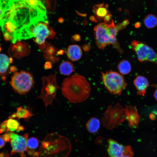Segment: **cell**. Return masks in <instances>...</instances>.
<instances>
[{"instance_id":"cell-14","label":"cell","mask_w":157,"mask_h":157,"mask_svg":"<svg viewBox=\"0 0 157 157\" xmlns=\"http://www.w3.org/2000/svg\"><path fill=\"white\" fill-rule=\"evenodd\" d=\"M67 55L68 58L73 61L79 60L82 57L81 48L76 44L70 45L67 49Z\"/></svg>"},{"instance_id":"cell-34","label":"cell","mask_w":157,"mask_h":157,"mask_svg":"<svg viewBox=\"0 0 157 157\" xmlns=\"http://www.w3.org/2000/svg\"><path fill=\"white\" fill-rule=\"evenodd\" d=\"M2 14V10L1 9V8L0 5V19L1 17Z\"/></svg>"},{"instance_id":"cell-17","label":"cell","mask_w":157,"mask_h":157,"mask_svg":"<svg viewBox=\"0 0 157 157\" xmlns=\"http://www.w3.org/2000/svg\"><path fill=\"white\" fill-rule=\"evenodd\" d=\"M100 120L95 117L90 118L86 124V127L88 131L90 133H94L97 132L100 126Z\"/></svg>"},{"instance_id":"cell-21","label":"cell","mask_w":157,"mask_h":157,"mask_svg":"<svg viewBox=\"0 0 157 157\" xmlns=\"http://www.w3.org/2000/svg\"><path fill=\"white\" fill-rule=\"evenodd\" d=\"M143 22L147 28H153L157 25V17L154 14H148L144 18Z\"/></svg>"},{"instance_id":"cell-8","label":"cell","mask_w":157,"mask_h":157,"mask_svg":"<svg viewBox=\"0 0 157 157\" xmlns=\"http://www.w3.org/2000/svg\"><path fill=\"white\" fill-rule=\"evenodd\" d=\"M10 83L16 92L24 95L26 94L32 88L34 81L32 76L30 73L21 71L14 74Z\"/></svg>"},{"instance_id":"cell-28","label":"cell","mask_w":157,"mask_h":157,"mask_svg":"<svg viewBox=\"0 0 157 157\" xmlns=\"http://www.w3.org/2000/svg\"><path fill=\"white\" fill-rule=\"evenodd\" d=\"M150 119L152 120H155L156 118V115L153 113H151L149 115Z\"/></svg>"},{"instance_id":"cell-25","label":"cell","mask_w":157,"mask_h":157,"mask_svg":"<svg viewBox=\"0 0 157 157\" xmlns=\"http://www.w3.org/2000/svg\"><path fill=\"white\" fill-rule=\"evenodd\" d=\"M111 14L108 13L104 18V22L107 23L111 22L113 20L111 18Z\"/></svg>"},{"instance_id":"cell-15","label":"cell","mask_w":157,"mask_h":157,"mask_svg":"<svg viewBox=\"0 0 157 157\" xmlns=\"http://www.w3.org/2000/svg\"><path fill=\"white\" fill-rule=\"evenodd\" d=\"M39 143V141L37 138L31 137L27 140V151L30 155L35 157L39 156L40 153L35 152V150L38 147Z\"/></svg>"},{"instance_id":"cell-9","label":"cell","mask_w":157,"mask_h":157,"mask_svg":"<svg viewBox=\"0 0 157 157\" xmlns=\"http://www.w3.org/2000/svg\"><path fill=\"white\" fill-rule=\"evenodd\" d=\"M6 133L9 134L10 138V143L12 148L11 154L18 153L24 157V153L27 151V149L28 134L26 133L21 135L14 132L9 131Z\"/></svg>"},{"instance_id":"cell-12","label":"cell","mask_w":157,"mask_h":157,"mask_svg":"<svg viewBox=\"0 0 157 157\" xmlns=\"http://www.w3.org/2000/svg\"><path fill=\"white\" fill-rule=\"evenodd\" d=\"M125 110L126 119L128 122L129 127L132 129L137 128L140 117L136 106L126 105Z\"/></svg>"},{"instance_id":"cell-19","label":"cell","mask_w":157,"mask_h":157,"mask_svg":"<svg viewBox=\"0 0 157 157\" xmlns=\"http://www.w3.org/2000/svg\"><path fill=\"white\" fill-rule=\"evenodd\" d=\"M11 60L6 55L0 54V74H5L8 69Z\"/></svg>"},{"instance_id":"cell-3","label":"cell","mask_w":157,"mask_h":157,"mask_svg":"<svg viewBox=\"0 0 157 157\" xmlns=\"http://www.w3.org/2000/svg\"><path fill=\"white\" fill-rule=\"evenodd\" d=\"M54 33L47 19L39 20L21 28L18 33L17 40L33 38L34 41L42 49L45 47L46 39L53 37Z\"/></svg>"},{"instance_id":"cell-11","label":"cell","mask_w":157,"mask_h":157,"mask_svg":"<svg viewBox=\"0 0 157 157\" xmlns=\"http://www.w3.org/2000/svg\"><path fill=\"white\" fill-rule=\"evenodd\" d=\"M131 45L140 62L147 61V56L150 47L144 42L135 40L132 41Z\"/></svg>"},{"instance_id":"cell-32","label":"cell","mask_w":157,"mask_h":157,"mask_svg":"<svg viewBox=\"0 0 157 157\" xmlns=\"http://www.w3.org/2000/svg\"><path fill=\"white\" fill-rule=\"evenodd\" d=\"M90 18L91 20L93 22H97V20L94 16H91V17H90Z\"/></svg>"},{"instance_id":"cell-29","label":"cell","mask_w":157,"mask_h":157,"mask_svg":"<svg viewBox=\"0 0 157 157\" xmlns=\"http://www.w3.org/2000/svg\"><path fill=\"white\" fill-rule=\"evenodd\" d=\"M24 129V128L23 126L20 125L17 128L16 131L17 132H19L23 131Z\"/></svg>"},{"instance_id":"cell-7","label":"cell","mask_w":157,"mask_h":157,"mask_svg":"<svg viewBox=\"0 0 157 157\" xmlns=\"http://www.w3.org/2000/svg\"><path fill=\"white\" fill-rule=\"evenodd\" d=\"M101 78L106 88L113 94L120 95L127 86L123 75L115 71L102 72Z\"/></svg>"},{"instance_id":"cell-37","label":"cell","mask_w":157,"mask_h":157,"mask_svg":"<svg viewBox=\"0 0 157 157\" xmlns=\"http://www.w3.org/2000/svg\"><path fill=\"white\" fill-rule=\"evenodd\" d=\"M154 86H155L156 88L157 87V84L154 85Z\"/></svg>"},{"instance_id":"cell-26","label":"cell","mask_w":157,"mask_h":157,"mask_svg":"<svg viewBox=\"0 0 157 157\" xmlns=\"http://www.w3.org/2000/svg\"><path fill=\"white\" fill-rule=\"evenodd\" d=\"M2 137L5 141V142H8L10 141V138L9 134L7 133L2 136Z\"/></svg>"},{"instance_id":"cell-1","label":"cell","mask_w":157,"mask_h":157,"mask_svg":"<svg viewBox=\"0 0 157 157\" xmlns=\"http://www.w3.org/2000/svg\"><path fill=\"white\" fill-rule=\"evenodd\" d=\"M0 22L10 21L19 30L37 20L47 18L46 10L39 0H0Z\"/></svg>"},{"instance_id":"cell-20","label":"cell","mask_w":157,"mask_h":157,"mask_svg":"<svg viewBox=\"0 0 157 157\" xmlns=\"http://www.w3.org/2000/svg\"><path fill=\"white\" fill-rule=\"evenodd\" d=\"M16 118L18 119H28L34 115L28 109L20 106L17 108V110L15 113Z\"/></svg>"},{"instance_id":"cell-10","label":"cell","mask_w":157,"mask_h":157,"mask_svg":"<svg viewBox=\"0 0 157 157\" xmlns=\"http://www.w3.org/2000/svg\"><path fill=\"white\" fill-rule=\"evenodd\" d=\"M108 154L110 157H122L124 155L130 156L133 154L130 146H125L114 140L110 138L108 140Z\"/></svg>"},{"instance_id":"cell-16","label":"cell","mask_w":157,"mask_h":157,"mask_svg":"<svg viewBox=\"0 0 157 157\" xmlns=\"http://www.w3.org/2000/svg\"><path fill=\"white\" fill-rule=\"evenodd\" d=\"M108 5L103 3L94 5L93 7V12L96 17L100 20L104 18L108 13L107 9Z\"/></svg>"},{"instance_id":"cell-33","label":"cell","mask_w":157,"mask_h":157,"mask_svg":"<svg viewBox=\"0 0 157 157\" xmlns=\"http://www.w3.org/2000/svg\"><path fill=\"white\" fill-rule=\"evenodd\" d=\"M140 25V24L139 22H138L136 23L135 25V27L136 28H138V27H139Z\"/></svg>"},{"instance_id":"cell-22","label":"cell","mask_w":157,"mask_h":157,"mask_svg":"<svg viewBox=\"0 0 157 157\" xmlns=\"http://www.w3.org/2000/svg\"><path fill=\"white\" fill-rule=\"evenodd\" d=\"M118 68L120 73L126 75L131 71V67L130 63L127 60H123L121 61L118 65Z\"/></svg>"},{"instance_id":"cell-2","label":"cell","mask_w":157,"mask_h":157,"mask_svg":"<svg viewBox=\"0 0 157 157\" xmlns=\"http://www.w3.org/2000/svg\"><path fill=\"white\" fill-rule=\"evenodd\" d=\"M63 96L70 103L81 102L89 97L91 90L86 78L79 75H74L65 79L60 88Z\"/></svg>"},{"instance_id":"cell-5","label":"cell","mask_w":157,"mask_h":157,"mask_svg":"<svg viewBox=\"0 0 157 157\" xmlns=\"http://www.w3.org/2000/svg\"><path fill=\"white\" fill-rule=\"evenodd\" d=\"M126 120L125 110L119 103L108 106L101 119L104 126L112 130Z\"/></svg>"},{"instance_id":"cell-27","label":"cell","mask_w":157,"mask_h":157,"mask_svg":"<svg viewBox=\"0 0 157 157\" xmlns=\"http://www.w3.org/2000/svg\"><path fill=\"white\" fill-rule=\"evenodd\" d=\"M5 144V141L3 138L2 136L0 135V148L3 147Z\"/></svg>"},{"instance_id":"cell-23","label":"cell","mask_w":157,"mask_h":157,"mask_svg":"<svg viewBox=\"0 0 157 157\" xmlns=\"http://www.w3.org/2000/svg\"><path fill=\"white\" fill-rule=\"evenodd\" d=\"M6 120L8 129L7 132L16 131L18 127L20 125L18 121L13 119H9Z\"/></svg>"},{"instance_id":"cell-35","label":"cell","mask_w":157,"mask_h":157,"mask_svg":"<svg viewBox=\"0 0 157 157\" xmlns=\"http://www.w3.org/2000/svg\"><path fill=\"white\" fill-rule=\"evenodd\" d=\"M152 113L154 114L155 115H157V110H154L153 111Z\"/></svg>"},{"instance_id":"cell-4","label":"cell","mask_w":157,"mask_h":157,"mask_svg":"<svg viewBox=\"0 0 157 157\" xmlns=\"http://www.w3.org/2000/svg\"><path fill=\"white\" fill-rule=\"evenodd\" d=\"M124 28L122 23L115 25L113 20L109 23L104 22L97 25L94 30L97 47L104 49L107 46L112 44L120 53H123V50L120 47L116 36L119 31Z\"/></svg>"},{"instance_id":"cell-18","label":"cell","mask_w":157,"mask_h":157,"mask_svg":"<svg viewBox=\"0 0 157 157\" xmlns=\"http://www.w3.org/2000/svg\"><path fill=\"white\" fill-rule=\"evenodd\" d=\"M59 70L62 74L69 75L74 71V66L70 62L64 61L60 64L59 66Z\"/></svg>"},{"instance_id":"cell-31","label":"cell","mask_w":157,"mask_h":157,"mask_svg":"<svg viewBox=\"0 0 157 157\" xmlns=\"http://www.w3.org/2000/svg\"><path fill=\"white\" fill-rule=\"evenodd\" d=\"M156 88H157L154 92V96L155 99L157 101V87Z\"/></svg>"},{"instance_id":"cell-36","label":"cell","mask_w":157,"mask_h":157,"mask_svg":"<svg viewBox=\"0 0 157 157\" xmlns=\"http://www.w3.org/2000/svg\"><path fill=\"white\" fill-rule=\"evenodd\" d=\"M122 157H131V156L128 155H124Z\"/></svg>"},{"instance_id":"cell-30","label":"cell","mask_w":157,"mask_h":157,"mask_svg":"<svg viewBox=\"0 0 157 157\" xmlns=\"http://www.w3.org/2000/svg\"><path fill=\"white\" fill-rule=\"evenodd\" d=\"M16 117V116L15 113H14L9 117V119H13Z\"/></svg>"},{"instance_id":"cell-24","label":"cell","mask_w":157,"mask_h":157,"mask_svg":"<svg viewBox=\"0 0 157 157\" xmlns=\"http://www.w3.org/2000/svg\"><path fill=\"white\" fill-rule=\"evenodd\" d=\"M4 132L6 133L8 132V129L7 126L6 120H5L0 124V133Z\"/></svg>"},{"instance_id":"cell-13","label":"cell","mask_w":157,"mask_h":157,"mask_svg":"<svg viewBox=\"0 0 157 157\" xmlns=\"http://www.w3.org/2000/svg\"><path fill=\"white\" fill-rule=\"evenodd\" d=\"M133 83L137 90L138 94L144 96L149 86L147 79L142 76H138L134 80Z\"/></svg>"},{"instance_id":"cell-6","label":"cell","mask_w":157,"mask_h":157,"mask_svg":"<svg viewBox=\"0 0 157 157\" xmlns=\"http://www.w3.org/2000/svg\"><path fill=\"white\" fill-rule=\"evenodd\" d=\"M42 81V86L40 94L36 99H42L46 112L48 106H52L53 100L56 99L57 91L60 88L57 83L56 74L43 76Z\"/></svg>"}]
</instances>
